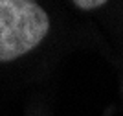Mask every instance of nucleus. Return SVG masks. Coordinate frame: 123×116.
Instances as JSON below:
<instances>
[{
    "mask_svg": "<svg viewBox=\"0 0 123 116\" xmlns=\"http://www.w3.org/2000/svg\"><path fill=\"white\" fill-rule=\"evenodd\" d=\"M50 30L48 13L33 0H0V61L33 50Z\"/></svg>",
    "mask_w": 123,
    "mask_h": 116,
    "instance_id": "1",
    "label": "nucleus"
},
{
    "mask_svg": "<svg viewBox=\"0 0 123 116\" xmlns=\"http://www.w3.org/2000/svg\"><path fill=\"white\" fill-rule=\"evenodd\" d=\"M74 6L81 9H96V7L105 6V0H74Z\"/></svg>",
    "mask_w": 123,
    "mask_h": 116,
    "instance_id": "2",
    "label": "nucleus"
}]
</instances>
